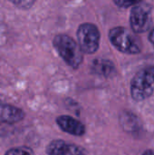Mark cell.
<instances>
[{
	"label": "cell",
	"instance_id": "cell-1",
	"mask_svg": "<svg viewBox=\"0 0 154 155\" xmlns=\"http://www.w3.org/2000/svg\"><path fill=\"white\" fill-rule=\"evenodd\" d=\"M54 47L63 60L72 68L77 69L84 61V53L78 44L69 35L60 34L53 40Z\"/></svg>",
	"mask_w": 154,
	"mask_h": 155
},
{
	"label": "cell",
	"instance_id": "cell-2",
	"mask_svg": "<svg viewBox=\"0 0 154 155\" xmlns=\"http://www.w3.org/2000/svg\"><path fill=\"white\" fill-rule=\"evenodd\" d=\"M109 40L118 51L123 54H137L143 49L141 39L123 26L112 28L109 32Z\"/></svg>",
	"mask_w": 154,
	"mask_h": 155
},
{
	"label": "cell",
	"instance_id": "cell-3",
	"mask_svg": "<svg viewBox=\"0 0 154 155\" xmlns=\"http://www.w3.org/2000/svg\"><path fill=\"white\" fill-rule=\"evenodd\" d=\"M154 93V66L140 70L131 81V95L136 102H143Z\"/></svg>",
	"mask_w": 154,
	"mask_h": 155
},
{
	"label": "cell",
	"instance_id": "cell-4",
	"mask_svg": "<svg viewBox=\"0 0 154 155\" xmlns=\"http://www.w3.org/2000/svg\"><path fill=\"white\" fill-rule=\"evenodd\" d=\"M152 22V5L147 2L140 1L132 7L130 13V25L133 33L147 32Z\"/></svg>",
	"mask_w": 154,
	"mask_h": 155
},
{
	"label": "cell",
	"instance_id": "cell-5",
	"mask_svg": "<svg viewBox=\"0 0 154 155\" xmlns=\"http://www.w3.org/2000/svg\"><path fill=\"white\" fill-rule=\"evenodd\" d=\"M78 45L82 52L93 54L99 49L101 34L98 27L91 23H84L79 25L77 29Z\"/></svg>",
	"mask_w": 154,
	"mask_h": 155
},
{
	"label": "cell",
	"instance_id": "cell-6",
	"mask_svg": "<svg viewBox=\"0 0 154 155\" xmlns=\"http://www.w3.org/2000/svg\"><path fill=\"white\" fill-rule=\"evenodd\" d=\"M46 153L47 155H85V152L75 144L67 143L62 140H54L48 144Z\"/></svg>",
	"mask_w": 154,
	"mask_h": 155
},
{
	"label": "cell",
	"instance_id": "cell-7",
	"mask_svg": "<svg viewBox=\"0 0 154 155\" xmlns=\"http://www.w3.org/2000/svg\"><path fill=\"white\" fill-rule=\"evenodd\" d=\"M57 125L65 133L74 135V136H83L85 132V126L80 121L69 115H61L56 119Z\"/></svg>",
	"mask_w": 154,
	"mask_h": 155
},
{
	"label": "cell",
	"instance_id": "cell-8",
	"mask_svg": "<svg viewBox=\"0 0 154 155\" xmlns=\"http://www.w3.org/2000/svg\"><path fill=\"white\" fill-rule=\"evenodd\" d=\"M25 112L14 105L0 103V122L3 124H14L25 118Z\"/></svg>",
	"mask_w": 154,
	"mask_h": 155
},
{
	"label": "cell",
	"instance_id": "cell-9",
	"mask_svg": "<svg viewBox=\"0 0 154 155\" xmlns=\"http://www.w3.org/2000/svg\"><path fill=\"white\" fill-rule=\"evenodd\" d=\"M92 69L94 74L103 77H111L116 72L113 63L107 59L94 60L92 64Z\"/></svg>",
	"mask_w": 154,
	"mask_h": 155
},
{
	"label": "cell",
	"instance_id": "cell-10",
	"mask_svg": "<svg viewBox=\"0 0 154 155\" xmlns=\"http://www.w3.org/2000/svg\"><path fill=\"white\" fill-rule=\"evenodd\" d=\"M137 121L138 119L136 115L129 112L123 113L120 117V123L123 127V129L126 130L127 132H134V130L138 129L140 124Z\"/></svg>",
	"mask_w": 154,
	"mask_h": 155
},
{
	"label": "cell",
	"instance_id": "cell-11",
	"mask_svg": "<svg viewBox=\"0 0 154 155\" xmlns=\"http://www.w3.org/2000/svg\"><path fill=\"white\" fill-rule=\"evenodd\" d=\"M5 155H34V153L29 147L20 146L9 149Z\"/></svg>",
	"mask_w": 154,
	"mask_h": 155
},
{
	"label": "cell",
	"instance_id": "cell-12",
	"mask_svg": "<svg viewBox=\"0 0 154 155\" xmlns=\"http://www.w3.org/2000/svg\"><path fill=\"white\" fill-rule=\"evenodd\" d=\"M11 3L15 5L17 8H20V9H29L31 8V6L35 3L34 1H27V0H23V1H11Z\"/></svg>",
	"mask_w": 154,
	"mask_h": 155
},
{
	"label": "cell",
	"instance_id": "cell-13",
	"mask_svg": "<svg viewBox=\"0 0 154 155\" xmlns=\"http://www.w3.org/2000/svg\"><path fill=\"white\" fill-rule=\"evenodd\" d=\"M139 2L140 1H113V3L121 8H128L131 6L133 7Z\"/></svg>",
	"mask_w": 154,
	"mask_h": 155
},
{
	"label": "cell",
	"instance_id": "cell-14",
	"mask_svg": "<svg viewBox=\"0 0 154 155\" xmlns=\"http://www.w3.org/2000/svg\"><path fill=\"white\" fill-rule=\"evenodd\" d=\"M148 39H149V41L152 43V45L154 46V28L152 29V31L150 32L149 36H148Z\"/></svg>",
	"mask_w": 154,
	"mask_h": 155
},
{
	"label": "cell",
	"instance_id": "cell-15",
	"mask_svg": "<svg viewBox=\"0 0 154 155\" xmlns=\"http://www.w3.org/2000/svg\"><path fill=\"white\" fill-rule=\"evenodd\" d=\"M142 155H154V151H152V150H147Z\"/></svg>",
	"mask_w": 154,
	"mask_h": 155
}]
</instances>
